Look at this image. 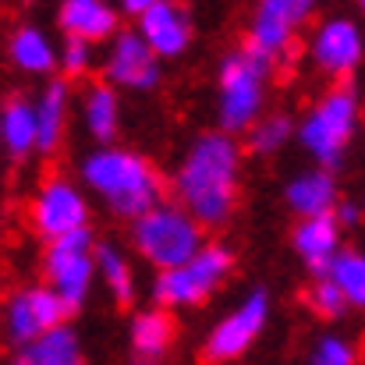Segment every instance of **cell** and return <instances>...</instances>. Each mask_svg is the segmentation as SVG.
Returning a JSON list of instances; mask_svg holds the SVG:
<instances>
[{"mask_svg": "<svg viewBox=\"0 0 365 365\" xmlns=\"http://www.w3.org/2000/svg\"><path fill=\"white\" fill-rule=\"evenodd\" d=\"M242 142L224 131H202L174 170V202L202 227H224L242 202Z\"/></svg>", "mask_w": 365, "mask_h": 365, "instance_id": "obj_1", "label": "cell"}, {"mask_svg": "<svg viewBox=\"0 0 365 365\" xmlns=\"http://www.w3.org/2000/svg\"><path fill=\"white\" fill-rule=\"evenodd\" d=\"M82 185L107 202L110 213H118L124 220H135L142 217L145 210H153L156 202H163V174L145 160L138 156L135 149H124V145H100L93 149L82 167Z\"/></svg>", "mask_w": 365, "mask_h": 365, "instance_id": "obj_2", "label": "cell"}, {"mask_svg": "<svg viewBox=\"0 0 365 365\" xmlns=\"http://www.w3.org/2000/svg\"><path fill=\"white\" fill-rule=\"evenodd\" d=\"M362 121V103H359V93L355 86H334L327 89L305 114L302 121L294 124V138L298 145L316 160L319 170H337L344 153L351 149L355 142V131Z\"/></svg>", "mask_w": 365, "mask_h": 365, "instance_id": "obj_3", "label": "cell"}, {"mask_svg": "<svg viewBox=\"0 0 365 365\" xmlns=\"http://www.w3.org/2000/svg\"><path fill=\"white\" fill-rule=\"evenodd\" d=\"M217 75V131L238 138L266 114L273 64L252 53L248 46H238L220 61Z\"/></svg>", "mask_w": 365, "mask_h": 365, "instance_id": "obj_4", "label": "cell"}, {"mask_svg": "<svg viewBox=\"0 0 365 365\" xmlns=\"http://www.w3.org/2000/svg\"><path fill=\"white\" fill-rule=\"evenodd\" d=\"M131 245L156 273H163V269L185 266L206 245V231L178 202L163 199L131 220Z\"/></svg>", "mask_w": 365, "mask_h": 365, "instance_id": "obj_5", "label": "cell"}, {"mask_svg": "<svg viewBox=\"0 0 365 365\" xmlns=\"http://www.w3.org/2000/svg\"><path fill=\"white\" fill-rule=\"evenodd\" d=\"M235 273V252L220 242H206L185 266L163 269L153 277V302L156 309L170 312V309H195L206 298H213L227 277Z\"/></svg>", "mask_w": 365, "mask_h": 365, "instance_id": "obj_6", "label": "cell"}, {"mask_svg": "<svg viewBox=\"0 0 365 365\" xmlns=\"http://www.w3.org/2000/svg\"><path fill=\"white\" fill-rule=\"evenodd\" d=\"M93 227H82L75 235H64L57 242H46L43 248V273H46V287L68 305V312L82 309V302L93 294Z\"/></svg>", "mask_w": 365, "mask_h": 365, "instance_id": "obj_7", "label": "cell"}, {"mask_svg": "<svg viewBox=\"0 0 365 365\" xmlns=\"http://www.w3.org/2000/svg\"><path fill=\"white\" fill-rule=\"evenodd\" d=\"M266 323H269V294H266V287H252L227 316H220L213 323V330L202 341V359L213 365L238 362L262 337Z\"/></svg>", "mask_w": 365, "mask_h": 365, "instance_id": "obj_8", "label": "cell"}, {"mask_svg": "<svg viewBox=\"0 0 365 365\" xmlns=\"http://www.w3.org/2000/svg\"><path fill=\"white\" fill-rule=\"evenodd\" d=\"M312 14H316L312 0H262L252 11L245 46L252 53H259L262 61L277 64L294 50V39H298L302 25H309Z\"/></svg>", "mask_w": 365, "mask_h": 365, "instance_id": "obj_9", "label": "cell"}, {"mask_svg": "<svg viewBox=\"0 0 365 365\" xmlns=\"http://www.w3.org/2000/svg\"><path fill=\"white\" fill-rule=\"evenodd\" d=\"M89 217L93 213H89L86 192L68 178H46L29 199V227L46 242H57L64 235L89 227Z\"/></svg>", "mask_w": 365, "mask_h": 365, "instance_id": "obj_10", "label": "cell"}, {"mask_svg": "<svg viewBox=\"0 0 365 365\" xmlns=\"http://www.w3.org/2000/svg\"><path fill=\"white\" fill-rule=\"evenodd\" d=\"M68 316H71L68 305H64L46 284L21 287V291L7 294V302H4V316H0L4 341L14 344V348H25V344H32L36 337H43L46 330L64 327Z\"/></svg>", "mask_w": 365, "mask_h": 365, "instance_id": "obj_11", "label": "cell"}, {"mask_svg": "<svg viewBox=\"0 0 365 365\" xmlns=\"http://www.w3.org/2000/svg\"><path fill=\"white\" fill-rule=\"evenodd\" d=\"M309 64L319 71V75H330V78H351L362 64L365 53V39L362 29L355 18L348 14H334V18H323L312 36H309Z\"/></svg>", "mask_w": 365, "mask_h": 365, "instance_id": "obj_12", "label": "cell"}, {"mask_svg": "<svg viewBox=\"0 0 365 365\" xmlns=\"http://www.w3.org/2000/svg\"><path fill=\"white\" fill-rule=\"evenodd\" d=\"M135 36L149 46V53L163 64V61H178L188 53L195 25H192V11L185 4L174 0H149V7L135 18Z\"/></svg>", "mask_w": 365, "mask_h": 365, "instance_id": "obj_13", "label": "cell"}, {"mask_svg": "<svg viewBox=\"0 0 365 365\" xmlns=\"http://www.w3.org/2000/svg\"><path fill=\"white\" fill-rule=\"evenodd\" d=\"M103 82L118 93H153L160 82H163V64L149 53V46L135 36V29H121L110 46H107V57H103Z\"/></svg>", "mask_w": 365, "mask_h": 365, "instance_id": "obj_14", "label": "cell"}, {"mask_svg": "<svg viewBox=\"0 0 365 365\" xmlns=\"http://www.w3.org/2000/svg\"><path fill=\"white\" fill-rule=\"evenodd\" d=\"M57 25L64 39L96 46V43H110L121 32V14L107 0H64L57 7Z\"/></svg>", "mask_w": 365, "mask_h": 365, "instance_id": "obj_15", "label": "cell"}, {"mask_svg": "<svg viewBox=\"0 0 365 365\" xmlns=\"http://www.w3.org/2000/svg\"><path fill=\"white\" fill-rule=\"evenodd\" d=\"M36 118V153L53 156L68 138V118H71V86L64 78H46V86L32 100Z\"/></svg>", "mask_w": 365, "mask_h": 365, "instance_id": "obj_16", "label": "cell"}, {"mask_svg": "<svg viewBox=\"0 0 365 365\" xmlns=\"http://www.w3.org/2000/svg\"><path fill=\"white\" fill-rule=\"evenodd\" d=\"M284 202L298 220H312V217H330L341 202V185L330 170L309 167L298 170L287 185H284Z\"/></svg>", "mask_w": 365, "mask_h": 365, "instance_id": "obj_17", "label": "cell"}, {"mask_svg": "<svg viewBox=\"0 0 365 365\" xmlns=\"http://www.w3.org/2000/svg\"><path fill=\"white\" fill-rule=\"evenodd\" d=\"M291 248L294 255L305 262V269L316 277L327 273V266L337 259V252L344 248V231L337 227L334 217H312V220H298L291 227Z\"/></svg>", "mask_w": 365, "mask_h": 365, "instance_id": "obj_18", "label": "cell"}, {"mask_svg": "<svg viewBox=\"0 0 365 365\" xmlns=\"http://www.w3.org/2000/svg\"><path fill=\"white\" fill-rule=\"evenodd\" d=\"M7 61L25 75H43L46 78V75L57 71V43L43 25L21 21L7 36Z\"/></svg>", "mask_w": 365, "mask_h": 365, "instance_id": "obj_19", "label": "cell"}, {"mask_svg": "<svg viewBox=\"0 0 365 365\" xmlns=\"http://www.w3.org/2000/svg\"><path fill=\"white\" fill-rule=\"evenodd\" d=\"M128 341H131L138 365H160L174 344V319L163 309H142L131 316Z\"/></svg>", "mask_w": 365, "mask_h": 365, "instance_id": "obj_20", "label": "cell"}, {"mask_svg": "<svg viewBox=\"0 0 365 365\" xmlns=\"http://www.w3.org/2000/svg\"><path fill=\"white\" fill-rule=\"evenodd\" d=\"M82 124L96 142V149L114 145L121 131V93H114L107 82H93L82 96Z\"/></svg>", "mask_w": 365, "mask_h": 365, "instance_id": "obj_21", "label": "cell"}, {"mask_svg": "<svg viewBox=\"0 0 365 365\" xmlns=\"http://www.w3.org/2000/svg\"><path fill=\"white\" fill-rule=\"evenodd\" d=\"M11 365H82L78 334L68 323L57 327V330H46L32 344L18 348V355L11 359Z\"/></svg>", "mask_w": 365, "mask_h": 365, "instance_id": "obj_22", "label": "cell"}, {"mask_svg": "<svg viewBox=\"0 0 365 365\" xmlns=\"http://www.w3.org/2000/svg\"><path fill=\"white\" fill-rule=\"evenodd\" d=\"M0 142L4 156L25 160L36 153V118H32V100L14 96L0 107Z\"/></svg>", "mask_w": 365, "mask_h": 365, "instance_id": "obj_23", "label": "cell"}, {"mask_svg": "<svg viewBox=\"0 0 365 365\" xmlns=\"http://www.w3.org/2000/svg\"><path fill=\"white\" fill-rule=\"evenodd\" d=\"M93 269H96V280H103V287L114 294L118 305H131L135 302V266L131 259L124 255L118 245L110 242H96L93 245Z\"/></svg>", "mask_w": 365, "mask_h": 365, "instance_id": "obj_24", "label": "cell"}, {"mask_svg": "<svg viewBox=\"0 0 365 365\" xmlns=\"http://www.w3.org/2000/svg\"><path fill=\"white\" fill-rule=\"evenodd\" d=\"M323 277L344 294L348 309H362L365 305V255L359 248H341Z\"/></svg>", "mask_w": 365, "mask_h": 365, "instance_id": "obj_25", "label": "cell"}, {"mask_svg": "<svg viewBox=\"0 0 365 365\" xmlns=\"http://www.w3.org/2000/svg\"><path fill=\"white\" fill-rule=\"evenodd\" d=\"M245 135H248V149L255 156H277V153H284L291 145L294 121L287 114H262Z\"/></svg>", "mask_w": 365, "mask_h": 365, "instance_id": "obj_26", "label": "cell"}, {"mask_svg": "<svg viewBox=\"0 0 365 365\" xmlns=\"http://www.w3.org/2000/svg\"><path fill=\"white\" fill-rule=\"evenodd\" d=\"M305 305H309V312L319 316V319H341V316H348V302H344V294H341L327 277H316V280L309 284V291H305Z\"/></svg>", "mask_w": 365, "mask_h": 365, "instance_id": "obj_27", "label": "cell"}, {"mask_svg": "<svg viewBox=\"0 0 365 365\" xmlns=\"http://www.w3.org/2000/svg\"><path fill=\"white\" fill-rule=\"evenodd\" d=\"M309 365H359V348L341 334H323L309 351Z\"/></svg>", "mask_w": 365, "mask_h": 365, "instance_id": "obj_28", "label": "cell"}, {"mask_svg": "<svg viewBox=\"0 0 365 365\" xmlns=\"http://www.w3.org/2000/svg\"><path fill=\"white\" fill-rule=\"evenodd\" d=\"M93 50L96 46H89V43H78V39H64V43H57V68L64 71V82H71V78H86L89 71H93Z\"/></svg>", "mask_w": 365, "mask_h": 365, "instance_id": "obj_29", "label": "cell"}, {"mask_svg": "<svg viewBox=\"0 0 365 365\" xmlns=\"http://www.w3.org/2000/svg\"><path fill=\"white\" fill-rule=\"evenodd\" d=\"M330 217L337 220V227H341V231H348V227H359V224H362V206H359L355 199H341V202H337V210H334Z\"/></svg>", "mask_w": 365, "mask_h": 365, "instance_id": "obj_30", "label": "cell"}, {"mask_svg": "<svg viewBox=\"0 0 365 365\" xmlns=\"http://www.w3.org/2000/svg\"><path fill=\"white\" fill-rule=\"evenodd\" d=\"M145 7H149V0H121L118 14H121V18H138Z\"/></svg>", "mask_w": 365, "mask_h": 365, "instance_id": "obj_31", "label": "cell"}, {"mask_svg": "<svg viewBox=\"0 0 365 365\" xmlns=\"http://www.w3.org/2000/svg\"><path fill=\"white\" fill-rule=\"evenodd\" d=\"M0 160H4V142H0Z\"/></svg>", "mask_w": 365, "mask_h": 365, "instance_id": "obj_32", "label": "cell"}]
</instances>
